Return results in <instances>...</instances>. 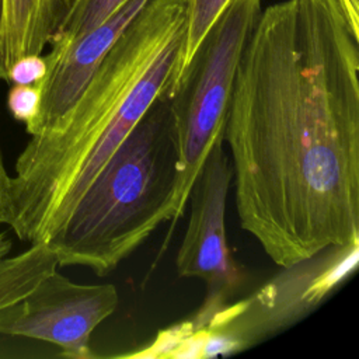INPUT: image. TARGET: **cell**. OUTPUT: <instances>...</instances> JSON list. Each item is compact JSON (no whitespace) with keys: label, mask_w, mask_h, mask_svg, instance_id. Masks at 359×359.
I'll list each match as a JSON object with an SVG mask.
<instances>
[{"label":"cell","mask_w":359,"mask_h":359,"mask_svg":"<svg viewBox=\"0 0 359 359\" xmlns=\"http://www.w3.org/2000/svg\"><path fill=\"white\" fill-rule=\"evenodd\" d=\"M359 31L338 0L261 10L223 142L240 226L289 268L359 244Z\"/></svg>","instance_id":"6da1fadb"},{"label":"cell","mask_w":359,"mask_h":359,"mask_svg":"<svg viewBox=\"0 0 359 359\" xmlns=\"http://www.w3.org/2000/svg\"><path fill=\"white\" fill-rule=\"evenodd\" d=\"M188 0H149L46 132L29 136L8 177L1 223L25 243H49L150 105L172 86Z\"/></svg>","instance_id":"7a4b0ae2"},{"label":"cell","mask_w":359,"mask_h":359,"mask_svg":"<svg viewBox=\"0 0 359 359\" xmlns=\"http://www.w3.org/2000/svg\"><path fill=\"white\" fill-rule=\"evenodd\" d=\"M177 143L161 94L129 132L48 243L59 266L107 276L163 222L171 220Z\"/></svg>","instance_id":"3957f363"},{"label":"cell","mask_w":359,"mask_h":359,"mask_svg":"<svg viewBox=\"0 0 359 359\" xmlns=\"http://www.w3.org/2000/svg\"><path fill=\"white\" fill-rule=\"evenodd\" d=\"M259 13L261 0H230L168 94L177 143L171 223L182 217L195 177L223 139L236 69Z\"/></svg>","instance_id":"277c9868"},{"label":"cell","mask_w":359,"mask_h":359,"mask_svg":"<svg viewBox=\"0 0 359 359\" xmlns=\"http://www.w3.org/2000/svg\"><path fill=\"white\" fill-rule=\"evenodd\" d=\"M119 294L112 283H76L57 269L18 303L0 310V334L45 341L60 355L93 358L94 330L115 313Z\"/></svg>","instance_id":"5b68a950"},{"label":"cell","mask_w":359,"mask_h":359,"mask_svg":"<svg viewBox=\"0 0 359 359\" xmlns=\"http://www.w3.org/2000/svg\"><path fill=\"white\" fill-rule=\"evenodd\" d=\"M233 168L223 139L208 153L191 187V217L180 245L175 266L182 278L206 282L210 297L205 309H213L240 282L226 237V199Z\"/></svg>","instance_id":"8992f818"},{"label":"cell","mask_w":359,"mask_h":359,"mask_svg":"<svg viewBox=\"0 0 359 359\" xmlns=\"http://www.w3.org/2000/svg\"><path fill=\"white\" fill-rule=\"evenodd\" d=\"M149 0H126L102 22L74 38H52L43 56L46 73L38 84L41 93L36 116L25 125L29 136L50 129L76 101L95 67L128 24Z\"/></svg>","instance_id":"52a82bcc"},{"label":"cell","mask_w":359,"mask_h":359,"mask_svg":"<svg viewBox=\"0 0 359 359\" xmlns=\"http://www.w3.org/2000/svg\"><path fill=\"white\" fill-rule=\"evenodd\" d=\"M74 0H1L0 80L21 57L42 55Z\"/></svg>","instance_id":"ba28073f"},{"label":"cell","mask_w":359,"mask_h":359,"mask_svg":"<svg viewBox=\"0 0 359 359\" xmlns=\"http://www.w3.org/2000/svg\"><path fill=\"white\" fill-rule=\"evenodd\" d=\"M11 240L0 233V310L28 296L35 286L59 268L56 251L46 243L31 244L15 257H7Z\"/></svg>","instance_id":"9c48e42d"},{"label":"cell","mask_w":359,"mask_h":359,"mask_svg":"<svg viewBox=\"0 0 359 359\" xmlns=\"http://www.w3.org/2000/svg\"><path fill=\"white\" fill-rule=\"evenodd\" d=\"M230 0H188V17H187V34L184 42V50L181 57V65L177 73V77L167 91V95L174 90L177 86L184 69L189 63L194 52L196 50L198 45L201 43L202 38L227 6Z\"/></svg>","instance_id":"30bf717a"},{"label":"cell","mask_w":359,"mask_h":359,"mask_svg":"<svg viewBox=\"0 0 359 359\" xmlns=\"http://www.w3.org/2000/svg\"><path fill=\"white\" fill-rule=\"evenodd\" d=\"M126 0H74L52 38L79 36L119 8Z\"/></svg>","instance_id":"8fae6325"},{"label":"cell","mask_w":359,"mask_h":359,"mask_svg":"<svg viewBox=\"0 0 359 359\" xmlns=\"http://www.w3.org/2000/svg\"><path fill=\"white\" fill-rule=\"evenodd\" d=\"M41 93L38 86L11 84L7 94V107L11 116L22 123H29L38 114Z\"/></svg>","instance_id":"7c38bea8"},{"label":"cell","mask_w":359,"mask_h":359,"mask_svg":"<svg viewBox=\"0 0 359 359\" xmlns=\"http://www.w3.org/2000/svg\"><path fill=\"white\" fill-rule=\"evenodd\" d=\"M46 73V62L42 55H29L18 59L8 70L6 83L38 86Z\"/></svg>","instance_id":"4fadbf2b"},{"label":"cell","mask_w":359,"mask_h":359,"mask_svg":"<svg viewBox=\"0 0 359 359\" xmlns=\"http://www.w3.org/2000/svg\"><path fill=\"white\" fill-rule=\"evenodd\" d=\"M349 24L359 31V0H338Z\"/></svg>","instance_id":"5bb4252c"},{"label":"cell","mask_w":359,"mask_h":359,"mask_svg":"<svg viewBox=\"0 0 359 359\" xmlns=\"http://www.w3.org/2000/svg\"><path fill=\"white\" fill-rule=\"evenodd\" d=\"M10 174L7 172L4 163H3V156L0 150V223H1V215H3V208H4V201H6V192H7V182H8Z\"/></svg>","instance_id":"9a60e30c"},{"label":"cell","mask_w":359,"mask_h":359,"mask_svg":"<svg viewBox=\"0 0 359 359\" xmlns=\"http://www.w3.org/2000/svg\"><path fill=\"white\" fill-rule=\"evenodd\" d=\"M0 13H1V0H0Z\"/></svg>","instance_id":"2e32d148"}]
</instances>
